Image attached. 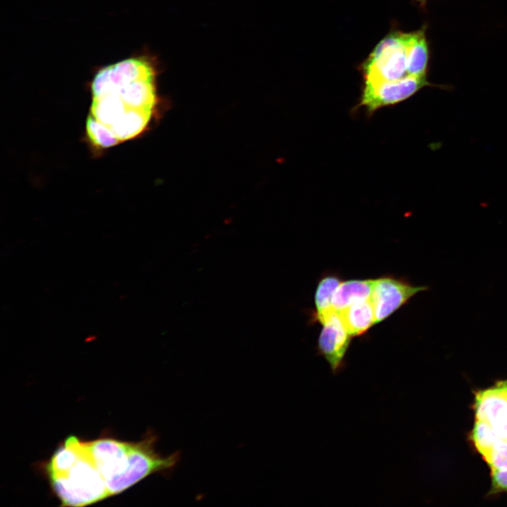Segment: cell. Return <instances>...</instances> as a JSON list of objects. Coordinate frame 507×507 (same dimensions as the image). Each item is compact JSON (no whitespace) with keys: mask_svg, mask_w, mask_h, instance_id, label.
Masks as SVG:
<instances>
[{"mask_svg":"<svg viewBox=\"0 0 507 507\" xmlns=\"http://www.w3.org/2000/svg\"><path fill=\"white\" fill-rule=\"evenodd\" d=\"M50 485L61 506L82 507L110 496L87 442L68 437L46 466Z\"/></svg>","mask_w":507,"mask_h":507,"instance_id":"cell-3","label":"cell"},{"mask_svg":"<svg viewBox=\"0 0 507 507\" xmlns=\"http://www.w3.org/2000/svg\"><path fill=\"white\" fill-rule=\"evenodd\" d=\"M157 69L149 56H132L103 67L91 82L86 132L96 146L134 138L146 127L158 102Z\"/></svg>","mask_w":507,"mask_h":507,"instance_id":"cell-1","label":"cell"},{"mask_svg":"<svg viewBox=\"0 0 507 507\" xmlns=\"http://www.w3.org/2000/svg\"><path fill=\"white\" fill-rule=\"evenodd\" d=\"M492 482L493 491L507 490V470H492Z\"/></svg>","mask_w":507,"mask_h":507,"instance_id":"cell-15","label":"cell"},{"mask_svg":"<svg viewBox=\"0 0 507 507\" xmlns=\"http://www.w3.org/2000/svg\"><path fill=\"white\" fill-rule=\"evenodd\" d=\"M338 313L351 337L363 334L375 324L374 307L370 299L355 303Z\"/></svg>","mask_w":507,"mask_h":507,"instance_id":"cell-11","label":"cell"},{"mask_svg":"<svg viewBox=\"0 0 507 507\" xmlns=\"http://www.w3.org/2000/svg\"><path fill=\"white\" fill-rule=\"evenodd\" d=\"M407 74L427 77L430 60L429 44L425 28L407 32Z\"/></svg>","mask_w":507,"mask_h":507,"instance_id":"cell-9","label":"cell"},{"mask_svg":"<svg viewBox=\"0 0 507 507\" xmlns=\"http://www.w3.org/2000/svg\"><path fill=\"white\" fill-rule=\"evenodd\" d=\"M414 1L418 2L422 6H424L425 5L426 2L427 1V0H414Z\"/></svg>","mask_w":507,"mask_h":507,"instance_id":"cell-16","label":"cell"},{"mask_svg":"<svg viewBox=\"0 0 507 507\" xmlns=\"http://www.w3.org/2000/svg\"><path fill=\"white\" fill-rule=\"evenodd\" d=\"M477 420L487 423L501 439H507V380L475 395Z\"/></svg>","mask_w":507,"mask_h":507,"instance_id":"cell-8","label":"cell"},{"mask_svg":"<svg viewBox=\"0 0 507 507\" xmlns=\"http://www.w3.org/2000/svg\"><path fill=\"white\" fill-rule=\"evenodd\" d=\"M150 433L139 442L100 438L87 442L94 463L109 495L120 494L153 474L168 473L180 461L179 452L163 456Z\"/></svg>","mask_w":507,"mask_h":507,"instance_id":"cell-2","label":"cell"},{"mask_svg":"<svg viewBox=\"0 0 507 507\" xmlns=\"http://www.w3.org/2000/svg\"><path fill=\"white\" fill-rule=\"evenodd\" d=\"M472 439L477 451L486 461L501 438L487 423L477 420L472 429Z\"/></svg>","mask_w":507,"mask_h":507,"instance_id":"cell-13","label":"cell"},{"mask_svg":"<svg viewBox=\"0 0 507 507\" xmlns=\"http://www.w3.org/2000/svg\"><path fill=\"white\" fill-rule=\"evenodd\" d=\"M428 289L427 286H415L394 276H383L375 280L370 297L375 311V324L390 316L416 294Z\"/></svg>","mask_w":507,"mask_h":507,"instance_id":"cell-6","label":"cell"},{"mask_svg":"<svg viewBox=\"0 0 507 507\" xmlns=\"http://www.w3.org/2000/svg\"><path fill=\"white\" fill-rule=\"evenodd\" d=\"M426 86H434L427 77L406 75L393 81L364 80L357 108L363 107L369 114L377 110L402 102Z\"/></svg>","mask_w":507,"mask_h":507,"instance_id":"cell-5","label":"cell"},{"mask_svg":"<svg viewBox=\"0 0 507 507\" xmlns=\"http://www.w3.org/2000/svg\"><path fill=\"white\" fill-rule=\"evenodd\" d=\"M492 470H507V439H500L486 460Z\"/></svg>","mask_w":507,"mask_h":507,"instance_id":"cell-14","label":"cell"},{"mask_svg":"<svg viewBox=\"0 0 507 507\" xmlns=\"http://www.w3.org/2000/svg\"><path fill=\"white\" fill-rule=\"evenodd\" d=\"M407 32L394 30L375 46L361 65L364 80L393 81L407 74Z\"/></svg>","mask_w":507,"mask_h":507,"instance_id":"cell-4","label":"cell"},{"mask_svg":"<svg viewBox=\"0 0 507 507\" xmlns=\"http://www.w3.org/2000/svg\"><path fill=\"white\" fill-rule=\"evenodd\" d=\"M318 350L336 373L344 365V359L351 337L346 331L339 314L333 311L321 323Z\"/></svg>","mask_w":507,"mask_h":507,"instance_id":"cell-7","label":"cell"},{"mask_svg":"<svg viewBox=\"0 0 507 507\" xmlns=\"http://www.w3.org/2000/svg\"><path fill=\"white\" fill-rule=\"evenodd\" d=\"M375 280H351L341 282L332 300L333 310L339 313L358 301L370 299Z\"/></svg>","mask_w":507,"mask_h":507,"instance_id":"cell-10","label":"cell"},{"mask_svg":"<svg viewBox=\"0 0 507 507\" xmlns=\"http://www.w3.org/2000/svg\"><path fill=\"white\" fill-rule=\"evenodd\" d=\"M340 282L339 276L334 275H327L320 280L315 294V320L321 323L334 311L332 307V296Z\"/></svg>","mask_w":507,"mask_h":507,"instance_id":"cell-12","label":"cell"}]
</instances>
